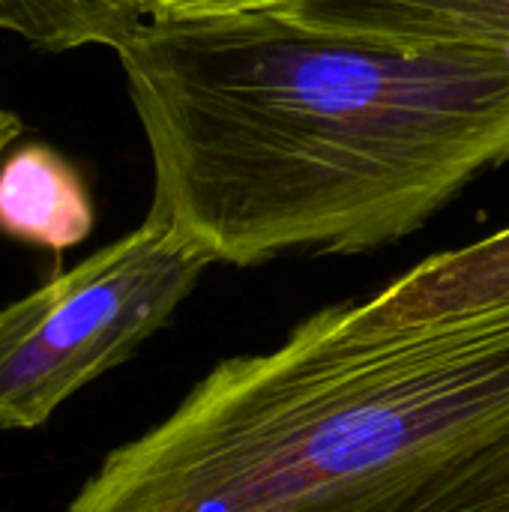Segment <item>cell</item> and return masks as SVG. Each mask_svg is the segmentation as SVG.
Listing matches in <instances>:
<instances>
[{"label":"cell","instance_id":"obj_1","mask_svg":"<svg viewBox=\"0 0 509 512\" xmlns=\"http://www.w3.org/2000/svg\"><path fill=\"white\" fill-rule=\"evenodd\" d=\"M153 219L216 264L354 255L509 162V51L243 12L144 21L117 48Z\"/></svg>","mask_w":509,"mask_h":512},{"label":"cell","instance_id":"obj_5","mask_svg":"<svg viewBox=\"0 0 509 512\" xmlns=\"http://www.w3.org/2000/svg\"><path fill=\"white\" fill-rule=\"evenodd\" d=\"M300 512H509V429Z\"/></svg>","mask_w":509,"mask_h":512},{"label":"cell","instance_id":"obj_10","mask_svg":"<svg viewBox=\"0 0 509 512\" xmlns=\"http://www.w3.org/2000/svg\"><path fill=\"white\" fill-rule=\"evenodd\" d=\"M18 135H21V120H18L12 111L0 108V159H3V153L18 141Z\"/></svg>","mask_w":509,"mask_h":512},{"label":"cell","instance_id":"obj_8","mask_svg":"<svg viewBox=\"0 0 509 512\" xmlns=\"http://www.w3.org/2000/svg\"><path fill=\"white\" fill-rule=\"evenodd\" d=\"M144 24L135 0H0V30L42 51L120 48Z\"/></svg>","mask_w":509,"mask_h":512},{"label":"cell","instance_id":"obj_6","mask_svg":"<svg viewBox=\"0 0 509 512\" xmlns=\"http://www.w3.org/2000/svg\"><path fill=\"white\" fill-rule=\"evenodd\" d=\"M96 207L78 168L42 141L12 144L0 159V234L63 255L90 237Z\"/></svg>","mask_w":509,"mask_h":512},{"label":"cell","instance_id":"obj_9","mask_svg":"<svg viewBox=\"0 0 509 512\" xmlns=\"http://www.w3.org/2000/svg\"><path fill=\"white\" fill-rule=\"evenodd\" d=\"M144 21H186L219 18L243 12H279L297 0H135Z\"/></svg>","mask_w":509,"mask_h":512},{"label":"cell","instance_id":"obj_4","mask_svg":"<svg viewBox=\"0 0 509 512\" xmlns=\"http://www.w3.org/2000/svg\"><path fill=\"white\" fill-rule=\"evenodd\" d=\"M509 306V228L426 258L363 303L330 306L348 333H390Z\"/></svg>","mask_w":509,"mask_h":512},{"label":"cell","instance_id":"obj_7","mask_svg":"<svg viewBox=\"0 0 509 512\" xmlns=\"http://www.w3.org/2000/svg\"><path fill=\"white\" fill-rule=\"evenodd\" d=\"M279 12L345 33L509 51V0H297Z\"/></svg>","mask_w":509,"mask_h":512},{"label":"cell","instance_id":"obj_2","mask_svg":"<svg viewBox=\"0 0 509 512\" xmlns=\"http://www.w3.org/2000/svg\"><path fill=\"white\" fill-rule=\"evenodd\" d=\"M509 429V306L390 333L330 309L231 357L66 512H300Z\"/></svg>","mask_w":509,"mask_h":512},{"label":"cell","instance_id":"obj_3","mask_svg":"<svg viewBox=\"0 0 509 512\" xmlns=\"http://www.w3.org/2000/svg\"><path fill=\"white\" fill-rule=\"evenodd\" d=\"M216 258L174 225L147 216L36 291L0 309V429L45 426L96 378L123 366Z\"/></svg>","mask_w":509,"mask_h":512}]
</instances>
